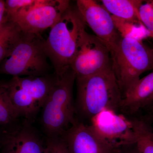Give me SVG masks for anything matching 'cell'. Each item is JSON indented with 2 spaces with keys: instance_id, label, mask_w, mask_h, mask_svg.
Segmentation results:
<instances>
[{
  "instance_id": "d6986e66",
  "label": "cell",
  "mask_w": 153,
  "mask_h": 153,
  "mask_svg": "<svg viewBox=\"0 0 153 153\" xmlns=\"http://www.w3.org/2000/svg\"><path fill=\"white\" fill-rule=\"evenodd\" d=\"M44 153H69L62 136L46 137Z\"/></svg>"
},
{
  "instance_id": "277c9868",
  "label": "cell",
  "mask_w": 153,
  "mask_h": 153,
  "mask_svg": "<svg viewBox=\"0 0 153 153\" xmlns=\"http://www.w3.org/2000/svg\"><path fill=\"white\" fill-rule=\"evenodd\" d=\"M110 54L111 68L123 96L143 73L153 69V47L140 40L121 37Z\"/></svg>"
},
{
  "instance_id": "52a82bcc",
  "label": "cell",
  "mask_w": 153,
  "mask_h": 153,
  "mask_svg": "<svg viewBox=\"0 0 153 153\" xmlns=\"http://www.w3.org/2000/svg\"><path fill=\"white\" fill-rule=\"evenodd\" d=\"M85 25L84 22L80 28L76 53L70 66L76 79L91 76L111 67L108 48L95 35L86 32Z\"/></svg>"
},
{
  "instance_id": "cb8c5ba5",
  "label": "cell",
  "mask_w": 153,
  "mask_h": 153,
  "mask_svg": "<svg viewBox=\"0 0 153 153\" xmlns=\"http://www.w3.org/2000/svg\"><path fill=\"white\" fill-rule=\"evenodd\" d=\"M150 135L151 137H152V139L153 140V132L152 131H150Z\"/></svg>"
},
{
  "instance_id": "603a6c76",
  "label": "cell",
  "mask_w": 153,
  "mask_h": 153,
  "mask_svg": "<svg viewBox=\"0 0 153 153\" xmlns=\"http://www.w3.org/2000/svg\"><path fill=\"white\" fill-rule=\"evenodd\" d=\"M119 153H139L136 145L124 148Z\"/></svg>"
},
{
  "instance_id": "4fadbf2b",
  "label": "cell",
  "mask_w": 153,
  "mask_h": 153,
  "mask_svg": "<svg viewBox=\"0 0 153 153\" xmlns=\"http://www.w3.org/2000/svg\"><path fill=\"white\" fill-rule=\"evenodd\" d=\"M153 102V71L140 78L124 94L120 109L135 113Z\"/></svg>"
},
{
  "instance_id": "e0dca14e",
  "label": "cell",
  "mask_w": 153,
  "mask_h": 153,
  "mask_svg": "<svg viewBox=\"0 0 153 153\" xmlns=\"http://www.w3.org/2000/svg\"><path fill=\"white\" fill-rule=\"evenodd\" d=\"M112 18L115 27L121 37L135 38L141 41L144 37V30H147L143 24H135L114 16H112Z\"/></svg>"
},
{
  "instance_id": "6da1fadb",
  "label": "cell",
  "mask_w": 153,
  "mask_h": 153,
  "mask_svg": "<svg viewBox=\"0 0 153 153\" xmlns=\"http://www.w3.org/2000/svg\"><path fill=\"white\" fill-rule=\"evenodd\" d=\"M76 79L75 108L80 116L91 120L103 109H120L123 94L111 67Z\"/></svg>"
},
{
  "instance_id": "30bf717a",
  "label": "cell",
  "mask_w": 153,
  "mask_h": 153,
  "mask_svg": "<svg viewBox=\"0 0 153 153\" xmlns=\"http://www.w3.org/2000/svg\"><path fill=\"white\" fill-rule=\"evenodd\" d=\"M76 3V9L85 24L111 52L121 38L115 27L111 14L102 5L94 0H77Z\"/></svg>"
},
{
  "instance_id": "5b68a950",
  "label": "cell",
  "mask_w": 153,
  "mask_h": 153,
  "mask_svg": "<svg viewBox=\"0 0 153 153\" xmlns=\"http://www.w3.org/2000/svg\"><path fill=\"white\" fill-rule=\"evenodd\" d=\"M57 80L56 75L13 76L4 82L11 103L19 117L32 123L43 108Z\"/></svg>"
},
{
  "instance_id": "44dd1931",
  "label": "cell",
  "mask_w": 153,
  "mask_h": 153,
  "mask_svg": "<svg viewBox=\"0 0 153 153\" xmlns=\"http://www.w3.org/2000/svg\"><path fill=\"white\" fill-rule=\"evenodd\" d=\"M34 0H7L5 1L6 15L10 18L32 4Z\"/></svg>"
},
{
  "instance_id": "ba28073f",
  "label": "cell",
  "mask_w": 153,
  "mask_h": 153,
  "mask_svg": "<svg viewBox=\"0 0 153 153\" xmlns=\"http://www.w3.org/2000/svg\"><path fill=\"white\" fill-rule=\"evenodd\" d=\"M91 121V125L105 140L120 150L136 145L144 124L109 109H103Z\"/></svg>"
},
{
  "instance_id": "8992f818",
  "label": "cell",
  "mask_w": 153,
  "mask_h": 153,
  "mask_svg": "<svg viewBox=\"0 0 153 153\" xmlns=\"http://www.w3.org/2000/svg\"><path fill=\"white\" fill-rule=\"evenodd\" d=\"M41 34L22 32L11 53L0 63V74L13 76H38L47 75L48 58Z\"/></svg>"
},
{
  "instance_id": "3957f363",
  "label": "cell",
  "mask_w": 153,
  "mask_h": 153,
  "mask_svg": "<svg viewBox=\"0 0 153 153\" xmlns=\"http://www.w3.org/2000/svg\"><path fill=\"white\" fill-rule=\"evenodd\" d=\"M76 76L70 69L52 87L42 108V127L46 137L62 136L76 120L73 88Z\"/></svg>"
},
{
  "instance_id": "2e32d148",
  "label": "cell",
  "mask_w": 153,
  "mask_h": 153,
  "mask_svg": "<svg viewBox=\"0 0 153 153\" xmlns=\"http://www.w3.org/2000/svg\"><path fill=\"white\" fill-rule=\"evenodd\" d=\"M19 117L9 98L4 82L0 81V125L5 129L19 122Z\"/></svg>"
},
{
  "instance_id": "ffe728a7",
  "label": "cell",
  "mask_w": 153,
  "mask_h": 153,
  "mask_svg": "<svg viewBox=\"0 0 153 153\" xmlns=\"http://www.w3.org/2000/svg\"><path fill=\"white\" fill-rule=\"evenodd\" d=\"M150 131L144 124L136 144L139 153H153V140L151 137Z\"/></svg>"
},
{
  "instance_id": "8fae6325",
  "label": "cell",
  "mask_w": 153,
  "mask_h": 153,
  "mask_svg": "<svg viewBox=\"0 0 153 153\" xmlns=\"http://www.w3.org/2000/svg\"><path fill=\"white\" fill-rule=\"evenodd\" d=\"M62 136L69 153H119L123 149L108 142L91 125L77 120Z\"/></svg>"
},
{
  "instance_id": "ac0fdd59",
  "label": "cell",
  "mask_w": 153,
  "mask_h": 153,
  "mask_svg": "<svg viewBox=\"0 0 153 153\" xmlns=\"http://www.w3.org/2000/svg\"><path fill=\"white\" fill-rule=\"evenodd\" d=\"M140 20L153 39V0L143 1L139 8Z\"/></svg>"
},
{
  "instance_id": "5bb4252c",
  "label": "cell",
  "mask_w": 153,
  "mask_h": 153,
  "mask_svg": "<svg viewBox=\"0 0 153 153\" xmlns=\"http://www.w3.org/2000/svg\"><path fill=\"white\" fill-rule=\"evenodd\" d=\"M141 0H102L105 8L113 16L137 24H142L140 20L139 8Z\"/></svg>"
},
{
  "instance_id": "7c38bea8",
  "label": "cell",
  "mask_w": 153,
  "mask_h": 153,
  "mask_svg": "<svg viewBox=\"0 0 153 153\" xmlns=\"http://www.w3.org/2000/svg\"><path fill=\"white\" fill-rule=\"evenodd\" d=\"M1 153H44L45 144L32 123L24 119L2 133Z\"/></svg>"
},
{
  "instance_id": "d4e9b609",
  "label": "cell",
  "mask_w": 153,
  "mask_h": 153,
  "mask_svg": "<svg viewBox=\"0 0 153 153\" xmlns=\"http://www.w3.org/2000/svg\"><path fill=\"white\" fill-rule=\"evenodd\" d=\"M2 136V133H0V144H1V141Z\"/></svg>"
},
{
  "instance_id": "9c48e42d",
  "label": "cell",
  "mask_w": 153,
  "mask_h": 153,
  "mask_svg": "<svg viewBox=\"0 0 153 153\" xmlns=\"http://www.w3.org/2000/svg\"><path fill=\"white\" fill-rule=\"evenodd\" d=\"M69 4L67 0H34L32 4L7 18L24 33L41 34L59 22Z\"/></svg>"
},
{
  "instance_id": "7a4b0ae2",
  "label": "cell",
  "mask_w": 153,
  "mask_h": 153,
  "mask_svg": "<svg viewBox=\"0 0 153 153\" xmlns=\"http://www.w3.org/2000/svg\"><path fill=\"white\" fill-rule=\"evenodd\" d=\"M84 21L77 9L70 6L59 22L51 28L44 40V50L55 69L57 79L71 69L76 53L80 28Z\"/></svg>"
},
{
  "instance_id": "9a60e30c",
  "label": "cell",
  "mask_w": 153,
  "mask_h": 153,
  "mask_svg": "<svg viewBox=\"0 0 153 153\" xmlns=\"http://www.w3.org/2000/svg\"><path fill=\"white\" fill-rule=\"evenodd\" d=\"M22 31L13 21L7 19L0 29V63L11 53L21 37Z\"/></svg>"
},
{
  "instance_id": "7402d4cb",
  "label": "cell",
  "mask_w": 153,
  "mask_h": 153,
  "mask_svg": "<svg viewBox=\"0 0 153 153\" xmlns=\"http://www.w3.org/2000/svg\"><path fill=\"white\" fill-rule=\"evenodd\" d=\"M7 19L5 12V1L0 0V29Z\"/></svg>"
}]
</instances>
